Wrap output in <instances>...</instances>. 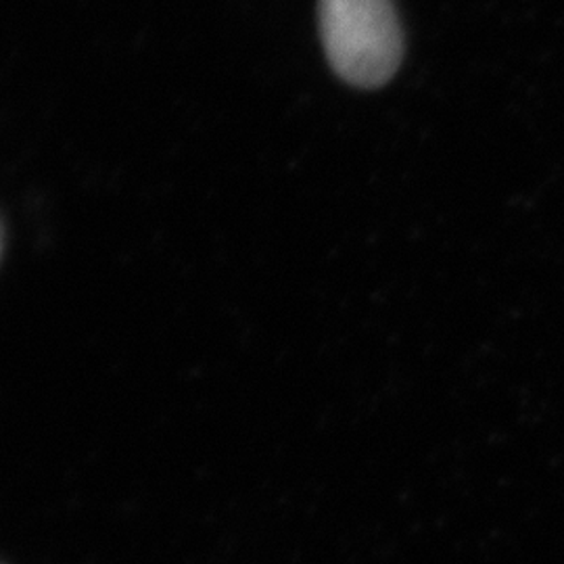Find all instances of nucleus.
<instances>
[{
    "instance_id": "1",
    "label": "nucleus",
    "mask_w": 564,
    "mask_h": 564,
    "mask_svg": "<svg viewBox=\"0 0 564 564\" xmlns=\"http://www.w3.org/2000/svg\"><path fill=\"white\" fill-rule=\"evenodd\" d=\"M321 36L330 67L358 88H379L403 57L400 18L391 0H321Z\"/></svg>"
},
{
    "instance_id": "2",
    "label": "nucleus",
    "mask_w": 564,
    "mask_h": 564,
    "mask_svg": "<svg viewBox=\"0 0 564 564\" xmlns=\"http://www.w3.org/2000/svg\"><path fill=\"white\" fill-rule=\"evenodd\" d=\"M2 245H4V239H2V224H0V258H2Z\"/></svg>"
}]
</instances>
